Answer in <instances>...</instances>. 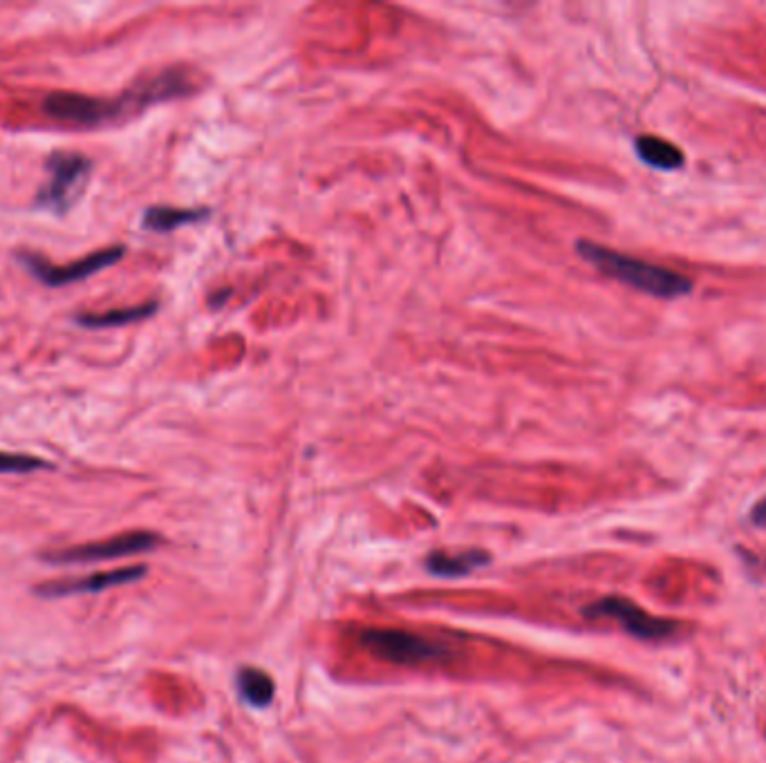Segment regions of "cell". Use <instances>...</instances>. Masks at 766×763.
Returning a JSON list of instances; mask_svg holds the SVG:
<instances>
[{
    "label": "cell",
    "mask_w": 766,
    "mask_h": 763,
    "mask_svg": "<svg viewBox=\"0 0 766 763\" xmlns=\"http://www.w3.org/2000/svg\"><path fill=\"white\" fill-rule=\"evenodd\" d=\"M576 251L583 261H587L592 267H596V272H601L603 276H609L636 292H644L653 298H682L693 294L695 285L688 276L677 274L673 269L646 263V261H638L632 256H623V253L601 246L596 242H587L581 240L576 242Z\"/></svg>",
    "instance_id": "obj_1"
},
{
    "label": "cell",
    "mask_w": 766,
    "mask_h": 763,
    "mask_svg": "<svg viewBox=\"0 0 766 763\" xmlns=\"http://www.w3.org/2000/svg\"><path fill=\"white\" fill-rule=\"evenodd\" d=\"M46 171L48 180L37 193V206L54 215H65L85 191L92 164L79 153L59 151L48 157Z\"/></svg>",
    "instance_id": "obj_2"
},
{
    "label": "cell",
    "mask_w": 766,
    "mask_h": 763,
    "mask_svg": "<svg viewBox=\"0 0 766 763\" xmlns=\"http://www.w3.org/2000/svg\"><path fill=\"white\" fill-rule=\"evenodd\" d=\"M43 112L57 121H70L81 125H94L125 116L128 112H140L131 92L119 99H97L79 92H52L43 101Z\"/></svg>",
    "instance_id": "obj_3"
},
{
    "label": "cell",
    "mask_w": 766,
    "mask_h": 763,
    "mask_svg": "<svg viewBox=\"0 0 766 763\" xmlns=\"http://www.w3.org/2000/svg\"><path fill=\"white\" fill-rule=\"evenodd\" d=\"M359 641L372 657L397 665H424L446 657L444 648L397 629H365Z\"/></svg>",
    "instance_id": "obj_4"
},
{
    "label": "cell",
    "mask_w": 766,
    "mask_h": 763,
    "mask_svg": "<svg viewBox=\"0 0 766 763\" xmlns=\"http://www.w3.org/2000/svg\"><path fill=\"white\" fill-rule=\"evenodd\" d=\"M162 538L151 531H131L112 536L108 540H97L88 545H77L70 549H61L54 553H48V562L57 564H85V562H103V560H117L138 553H149L160 547Z\"/></svg>",
    "instance_id": "obj_5"
},
{
    "label": "cell",
    "mask_w": 766,
    "mask_h": 763,
    "mask_svg": "<svg viewBox=\"0 0 766 763\" xmlns=\"http://www.w3.org/2000/svg\"><path fill=\"white\" fill-rule=\"evenodd\" d=\"M585 616L589 618H609L616 620L634 639L642 641H666L679 629L675 620L657 618L634 604L627 598H603L589 607H585Z\"/></svg>",
    "instance_id": "obj_6"
},
{
    "label": "cell",
    "mask_w": 766,
    "mask_h": 763,
    "mask_svg": "<svg viewBox=\"0 0 766 763\" xmlns=\"http://www.w3.org/2000/svg\"><path fill=\"white\" fill-rule=\"evenodd\" d=\"M125 256V246H110V248H99L90 256L72 263V265H50L46 258L37 256V253H23L21 263L48 287H63V285H72L79 281H85L112 265H117L121 258Z\"/></svg>",
    "instance_id": "obj_7"
},
{
    "label": "cell",
    "mask_w": 766,
    "mask_h": 763,
    "mask_svg": "<svg viewBox=\"0 0 766 763\" xmlns=\"http://www.w3.org/2000/svg\"><path fill=\"white\" fill-rule=\"evenodd\" d=\"M144 576H147V567L135 564V567H123V569H112V571H97V573L83 576V578L50 580V582L37 587V593L46 596V598L99 593V591H105V589H114V587H121V584L138 582Z\"/></svg>",
    "instance_id": "obj_8"
},
{
    "label": "cell",
    "mask_w": 766,
    "mask_h": 763,
    "mask_svg": "<svg viewBox=\"0 0 766 763\" xmlns=\"http://www.w3.org/2000/svg\"><path fill=\"white\" fill-rule=\"evenodd\" d=\"M634 151L644 164L659 169V171H677L684 166V151L677 149L675 144L655 138V135H644V138H636L634 142Z\"/></svg>",
    "instance_id": "obj_9"
},
{
    "label": "cell",
    "mask_w": 766,
    "mask_h": 763,
    "mask_svg": "<svg viewBox=\"0 0 766 763\" xmlns=\"http://www.w3.org/2000/svg\"><path fill=\"white\" fill-rule=\"evenodd\" d=\"M488 553L484 551H464V553H457V556H448V553H442V551H435L426 558V569L435 576H442V578H457V576H466L471 573L473 569H480V567H486L488 564Z\"/></svg>",
    "instance_id": "obj_10"
},
{
    "label": "cell",
    "mask_w": 766,
    "mask_h": 763,
    "mask_svg": "<svg viewBox=\"0 0 766 763\" xmlns=\"http://www.w3.org/2000/svg\"><path fill=\"white\" fill-rule=\"evenodd\" d=\"M155 312H158V303H147V305L128 307V309H112V312H103V314H77L74 323L81 327H88V329H105V327H121V325L147 321Z\"/></svg>",
    "instance_id": "obj_11"
},
{
    "label": "cell",
    "mask_w": 766,
    "mask_h": 763,
    "mask_svg": "<svg viewBox=\"0 0 766 763\" xmlns=\"http://www.w3.org/2000/svg\"><path fill=\"white\" fill-rule=\"evenodd\" d=\"M206 217L202 208H173V206H151L144 213L142 226L153 233H169L184 224H193Z\"/></svg>",
    "instance_id": "obj_12"
},
{
    "label": "cell",
    "mask_w": 766,
    "mask_h": 763,
    "mask_svg": "<svg viewBox=\"0 0 766 763\" xmlns=\"http://www.w3.org/2000/svg\"><path fill=\"white\" fill-rule=\"evenodd\" d=\"M238 690L242 699L253 708H268L276 694L272 676L255 668H242L238 672Z\"/></svg>",
    "instance_id": "obj_13"
},
{
    "label": "cell",
    "mask_w": 766,
    "mask_h": 763,
    "mask_svg": "<svg viewBox=\"0 0 766 763\" xmlns=\"http://www.w3.org/2000/svg\"><path fill=\"white\" fill-rule=\"evenodd\" d=\"M50 468L48 461L32 457V455H21V452H0V475L3 472H34V470H46Z\"/></svg>",
    "instance_id": "obj_14"
},
{
    "label": "cell",
    "mask_w": 766,
    "mask_h": 763,
    "mask_svg": "<svg viewBox=\"0 0 766 763\" xmlns=\"http://www.w3.org/2000/svg\"><path fill=\"white\" fill-rule=\"evenodd\" d=\"M750 522L759 529H766V497L750 508Z\"/></svg>",
    "instance_id": "obj_15"
}]
</instances>
